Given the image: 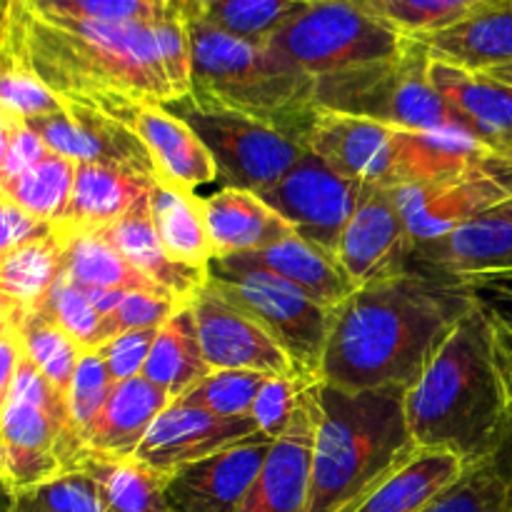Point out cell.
<instances>
[{"mask_svg":"<svg viewBox=\"0 0 512 512\" xmlns=\"http://www.w3.org/2000/svg\"><path fill=\"white\" fill-rule=\"evenodd\" d=\"M475 303L478 288L420 265L358 288L335 310L320 383L410 390Z\"/></svg>","mask_w":512,"mask_h":512,"instance_id":"cell-1","label":"cell"},{"mask_svg":"<svg viewBox=\"0 0 512 512\" xmlns=\"http://www.w3.org/2000/svg\"><path fill=\"white\" fill-rule=\"evenodd\" d=\"M420 450H443L470 468L495 463L512 428V368L490 305L480 298L405 395Z\"/></svg>","mask_w":512,"mask_h":512,"instance_id":"cell-2","label":"cell"},{"mask_svg":"<svg viewBox=\"0 0 512 512\" xmlns=\"http://www.w3.org/2000/svg\"><path fill=\"white\" fill-rule=\"evenodd\" d=\"M0 53L18 58L60 100H175L153 23H95L3 0Z\"/></svg>","mask_w":512,"mask_h":512,"instance_id":"cell-3","label":"cell"},{"mask_svg":"<svg viewBox=\"0 0 512 512\" xmlns=\"http://www.w3.org/2000/svg\"><path fill=\"white\" fill-rule=\"evenodd\" d=\"M403 388L318 385L310 512H353L420 453Z\"/></svg>","mask_w":512,"mask_h":512,"instance_id":"cell-4","label":"cell"},{"mask_svg":"<svg viewBox=\"0 0 512 512\" xmlns=\"http://www.w3.org/2000/svg\"><path fill=\"white\" fill-rule=\"evenodd\" d=\"M193 43V95L210 108L260 120L305 145L318 120L315 78L290 65L268 45L248 43L213 28L195 0H180Z\"/></svg>","mask_w":512,"mask_h":512,"instance_id":"cell-5","label":"cell"},{"mask_svg":"<svg viewBox=\"0 0 512 512\" xmlns=\"http://www.w3.org/2000/svg\"><path fill=\"white\" fill-rule=\"evenodd\" d=\"M85 443L75 430L68 395L23 355L13 383L0 395V478L18 495L78 470Z\"/></svg>","mask_w":512,"mask_h":512,"instance_id":"cell-6","label":"cell"},{"mask_svg":"<svg viewBox=\"0 0 512 512\" xmlns=\"http://www.w3.org/2000/svg\"><path fill=\"white\" fill-rule=\"evenodd\" d=\"M428 45L405 40L395 58L315 80L320 110L373 120L400 130H455L453 113L430 78Z\"/></svg>","mask_w":512,"mask_h":512,"instance_id":"cell-7","label":"cell"},{"mask_svg":"<svg viewBox=\"0 0 512 512\" xmlns=\"http://www.w3.org/2000/svg\"><path fill=\"white\" fill-rule=\"evenodd\" d=\"M208 285L255 320L283 348L303 380L318 383L335 325V310L315 303L288 280L253 268H225L213 263Z\"/></svg>","mask_w":512,"mask_h":512,"instance_id":"cell-8","label":"cell"},{"mask_svg":"<svg viewBox=\"0 0 512 512\" xmlns=\"http://www.w3.org/2000/svg\"><path fill=\"white\" fill-rule=\"evenodd\" d=\"M405 40L363 0H313L303 15L270 40L268 48L318 80L395 58Z\"/></svg>","mask_w":512,"mask_h":512,"instance_id":"cell-9","label":"cell"},{"mask_svg":"<svg viewBox=\"0 0 512 512\" xmlns=\"http://www.w3.org/2000/svg\"><path fill=\"white\" fill-rule=\"evenodd\" d=\"M165 108L190 125L200 143L208 148L218 168V178H223L230 188L265 193L308 153L303 143L288 138L280 130L243 113L210 108L198 103L193 95L170 100Z\"/></svg>","mask_w":512,"mask_h":512,"instance_id":"cell-10","label":"cell"},{"mask_svg":"<svg viewBox=\"0 0 512 512\" xmlns=\"http://www.w3.org/2000/svg\"><path fill=\"white\" fill-rule=\"evenodd\" d=\"M363 195V183L343 178L308 150L305 158L260 198L300 240L338 258L340 243Z\"/></svg>","mask_w":512,"mask_h":512,"instance_id":"cell-11","label":"cell"},{"mask_svg":"<svg viewBox=\"0 0 512 512\" xmlns=\"http://www.w3.org/2000/svg\"><path fill=\"white\" fill-rule=\"evenodd\" d=\"M338 260L358 288L398 278L415 268V240L400 213L395 188L363 185Z\"/></svg>","mask_w":512,"mask_h":512,"instance_id":"cell-12","label":"cell"},{"mask_svg":"<svg viewBox=\"0 0 512 512\" xmlns=\"http://www.w3.org/2000/svg\"><path fill=\"white\" fill-rule=\"evenodd\" d=\"M90 105L103 115L128 128L153 155L160 180H170L188 190L213 183L218 178L208 148L190 130L185 120L170 113L165 105L148 100L125 98V95H98L90 100H75Z\"/></svg>","mask_w":512,"mask_h":512,"instance_id":"cell-13","label":"cell"},{"mask_svg":"<svg viewBox=\"0 0 512 512\" xmlns=\"http://www.w3.org/2000/svg\"><path fill=\"white\" fill-rule=\"evenodd\" d=\"M25 123L53 153L65 155L75 163H100L128 170L150 183L160 180L153 155L140 143V138L90 105L63 100L60 113L25 120Z\"/></svg>","mask_w":512,"mask_h":512,"instance_id":"cell-14","label":"cell"},{"mask_svg":"<svg viewBox=\"0 0 512 512\" xmlns=\"http://www.w3.org/2000/svg\"><path fill=\"white\" fill-rule=\"evenodd\" d=\"M273 443V438L260 433L170 473L168 485H165L170 510L238 512L258 480Z\"/></svg>","mask_w":512,"mask_h":512,"instance_id":"cell-15","label":"cell"},{"mask_svg":"<svg viewBox=\"0 0 512 512\" xmlns=\"http://www.w3.org/2000/svg\"><path fill=\"white\" fill-rule=\"evenodd\" d=\"M188 305L193 310L205 360L213 370L298 375L283 348L250 315L220 298L208 283L195 293Z\"/></svg>","mask_w":512,"mask_h":512,"instance_id":"cell-16","label":"cell"},{"mask_svg":"<svg viewBox=\"0 0 512 512\" xmlns=\"http://www.w3.org/2000/svg\"><path fill=\"white\" fill-rule=\"evenodd\" d=\"M400 213L418 245L438 243L512 198V183L495 175L395 188Z\"/></svg>","mask_w":512,"mask_h":512,"instance_id":"cell-17","label":"cell"},{"mask_svg":"<svg viewBox=\"0 0 512 512\" xmlns=\"http://www.w3.org/2000/svg\"><path fill=\"white\" fill-rule=\"evenodd\" d=\"M318 385L320 380L305 388L293 425L273 443L258 480L238 512H310Z\"/></svg>","mask_w":512,"mask_h":512,"instance_id":"cell-18","label":"cell"},{"mask_svg":"<svg viewBox=\"0 0 512 512\" xmlns=\"http://www.w3.org/2000/svg\"><path fill=\"white\" fill-rule=\"evenodd\" d=\"M255 435H260V428L253 418H225L173 400L145 435L138 458L158 473L170 475Z\"/></svg>","mask_w":512,"mask_h":512,"instance_id":"cell-19","label":"cell"},{"mask_svg":"<svg viewBox=\"0 0 512 512\" xmlns=\"http://www.w3.org/2000/svg\"><path fill=\"white\" fill-rule=\"evenodd\" d=\"M415 265L455 275L473 288L512 285V198L458 233L418 245Z\"/></svg>","mask_w":512,"mask_h":512,"instance_id":"cell-20","label":"cell"},{"mask_svg":"<svg viewBox=\"0 0 512 512\" xmlns=\"http://www.w3.org/2000/svg\"><path fill=\"white\" fill-rule=\"evenodd\" d=\"M305 148L330 170L363 185L393 188V128L353 115L320 110Z\"/></svg>","mask_w":512,"mask_h":512,"instance_id":"cell-21","label":"cell"},{"mask_svg":"<svg viewBox=\"0 0 512 512\" xmlns=\"http://www.w3.org/2000/svg\"><path fill=\"white\" fill-rule=\"evenodd\" d=\"M430 78L453 113L455 130L512 160V110L503 83L443 60L430 63Z\"/></svg>","mask_w":512,"mask_h":512,"instance_id":"cell-22","label":"cell"},{"mask_svg":"<svg viewBox=\"0 0 512 512\" xmlns=\"http://www.w3.org/2000/svg\"><path fill=\"white\" fill-rule=\"evenodd\" d=\"M213 263L225 265V268L268 270L330 310H338L358 290V285L345 273L338 258L313 248L298 235H290L263 250L230 255V258L213 260Z\"/></svg>","mask_w":512,"mask_h":512,"instance_id":"cell-23","label":"cell"},{"mask_svg":"<svg viewBox=\"0 0 512 512\" xmlns=\"http://www.w3.org/2000/svg\"><path fill=\"white\" fill-rule=\"evenodd\" d=\"M433 60L470 73L512 65V0H483L463 20L423 35Z\"/></svg>","mask_w":512,"mask_h":512,"instance_id":"cell-24","label":"cell"},{"mask_svg":"<svg viewBox=\"0 0 512 512\" xmlns=\"http://www.w3.org/2000/svg\"><path fill=\"white\" fill-rule=\"evenodd\" d=\"M105 240L128 260L133 268L148 280H153L160 290L173 295L180 303H190L200 288L208 283V270L185 268L175 263L165 253L163 243L158 238V230L153 223V210H150V190L135 200L133 208L123 215L115 225L100 230Z\"/></svg>","mask_w":512,"mask_h":512,"instance_id":"cell-25","label":"cell"},{"mask_svg":"<svg viewBox=\"0 0 512 512\" xmlns=\"http://www.w3.org/2000/svg\"><path fill=\"white\" fill-rule=\"evenodd\" d=\"M203 213L215 260L263 250L295 235L293 228L253 190L223 185L218 193L203 198Z\"/></svg>","mask_w":512,"mask_h":512,"instance_id":"cell-26","label":"cell"},{"mask_svg":"<svg viewBox=\"0 0 512 512\" xmlns=\"http://www.w3.org/2000/svg\"><path fill=\"white\" fill-rule=\"evenodd\" d=\"M170 403L173 400L143 375L115 383L108 403L85 435V450L110 458H133Z\"/></svg>","mask_w":512,"mask_h":512,"instance_id":"cell-27","label":"cell"},{"mask_svg":"<svg viewBox=\"0 0 512 512\" xmlns=\"http://www.w3.org/2000/svg\"><path fill=\"white\" fill-rule=\"evenodd\" d=\"M153 183L128 170L100 163H78L73 195L58 228L70 233H100L118 223Z\"/></svg>","mask_w":512,"mask_h":512,"instance_id":"cell-28","label":"cell"},{"mask_svg":"<svg viewBox=\"0 0 512 512\" xmlns=\"http://www.w3.org/2000/svg\"><path fill=\"white\" fill-rule=\"evenodd\" d=\"M150 210L165 253L185 268L210 270L215 250L205 223L203 198L178 183L155 180L150 188Z\"/></svg>","mask_w":512,"mask_h":512,"instance_id":"cell-29","label":"cell"},{"mask_svg":"<svg viewBox=\"0 0 512 512\" xmlns=\"http://www.w3.org/2000/svg\"><path fill=\"white\" fill-rule=\"evenodd\" d=\"M468 470L470 465L458 455L443 450H420L353 512H423Z\"/></svg>","mask_w":512,"mask_h":512,"instance_id":"cell-30","label":"cell"},{"mask_svg":"<svg viewBox=\"0 0 512 512\" xmlns=\"http://www.w3.org/2000/svg\"><path fill=\"white\" fill-rule=\"evenodd\" d=\"M210 373L213 368L205 360L193 310L183 305L155 335L143 378L163 390L170 400H180Z\"/></svg>","mask_w":512,"mask_h":512,"instance_id":"cell-31","label":"cell"},{"mask_svg":"<svg viewBox=\"0 0 512 512\" xmlns=\"http://www.w3.org/2000/svg\"><path fill=\"white\" fill-rule=\"evenodd\" d=\"M78 470L93 478L108 512H173L165 498L168 475L150 468L138 455L110 458L85 450Z\"/></svg>","mask_w":512,"mask_h":512,"instance_id":"cell-32","label":"cell"},{"mask_svg":"<svg viewBox=\"0 0 512 512\" xmlns=\"http://www.w3.org/2000/svg\"><path fill=\"white\" fill-rule=\"evenodd\" d=\"M65 238L58 228L35 243L0 255V305L30 313L63 278Z\"/></svg>","mask_w":512,"mask_h":512,"instance_id":"cell-33","label":"cell"},{"mask_svg":"<svg viewBox=\"0 0 512 512\" xmlns=\"http://www.w3.org/2000/svg\"><path fill=\"white\" fill-rule=\"evenodd\" d=\"M58 230L65 238L63 275L78 288H115L125 290V293L168 295L153 280L145 278L138 268H133L100 233ZM168 298H173V295H168Z\"/></svg>","mask_w":512,"mask_h":512,"instance_id":"cell-34","label":"cell"},{"mask_svg":"<svg viewBox=\"0 0 512 512\" xmlns=\"http://www.w3.org/2000/svg\"><path fill=\"white\" fill-rule=\"evenodd\" d=\"M0 318H8L18 325L20 338H23L25 353L40 368V373L55 385L63 395L70 393L75 370L85 350L45 313L43 308H35L30 313L5 308L0 305Z\"/></svg>","mask_w":512,"mask_h":512,"instance_id":"cell-35","label":"cell"},{"mask_svg":"<svg viewBox=\"0 0 512 512\" xmlns=\"http://www.w3.org/2000/svg\"><path fill=\"white\" fill-rule=\"evenodd\" d=\"M75 173L78 163L65 155L50 150L40 163L28 168L25 173L0 183V193L8 195L13 203L28 210L38 220L58 225L68 210L70 195H73Z\"/></svg>","mask_w":512,"mask_h":512,"instance_id":"cell-36","label":"cell"},{"mask_svg":"<svg viewBox=\"0 0 512 512\" xmlns=\"http://www.w3.org/2000/svg\"><path fill=\"white\" fill-rule=\"evenodd\" d=\"M313 0H215L198 5V15L223 33L268 45L283 28L310 8Z\"/></svg>","mask_w":512,"mask_h":512,"instance_id":"cell-37","label":"cell"},{"mask_svg":"<svg viewBox=\"0 0 512 512\" xmlns=\"http://www.w3.org/2000/svg\"><path fill=\"white\" fill-rule=\"evenodd\" d=\"M363 3L405 38H423L463 20L483 0H363Z\"/></svg>","mask_w":512,"mask_h":512,"instance_id":"cell-38","label":"cell"},{"mask_svg":"<svg viewBox=\"0 0 512 512\" xmlns=\"http://www.w3.org/2000/svg\"><path fill=\"white\" fill-rule=\"evenodd\" d=\"M273 375L253 373V370H213L203 383L195 385L180 403L210 410L225 418H250L255 398L265 380Z\"/></svg>","mask_w":512,"mask_h":512,"instance_id":"cell-39","label":"cell"},{"mask_svg":"<svg viewBox=\"0 0 512 512\" xmlns=\"http://www.w3.org/2000/svg\"><path fill=\"white\" fill-rule=\"evenodd\" d=\"M8 512H108L90 475L73 470L25 493L10 495Z\"/></svg>","mask_w":512,"mask_h":512,"instance_id":"cell-40","label":"cell"},{"mask_svg":"<svg viewBox=\"0 0 512 512\" xmlns=\"http://www.w3.org/2000/svg\"><path fill=\"white\" fill-rule=\"evenodd\" d=\"M423 512H512V483L493 463L478 465Z\"/></svg>","mask_w":512,"mask_h":512,"instance_id":"cell-41","label":"cell"},{"mask_svg":"<svg viewBox=\"0 0 512 512\" xmlns=\"http://www.w3.org/2000/svg\"><path fill=\"white\" fill-rule=\"evenodd\" d=\"M3 73H0V113L13 115L20 120L43 118L63 110V100L38 78L30 68H25L13 55L0 53Z\"/></svg>","mask_w":512,"mask_h":512,"instance_id":"cell-42","label":"cell"},{"mask_svg":"<svg viewBox=\"0 0 512 512\" xmlns=\"http://www.w3.org/2000/svg\"><path fill=\"white\" fill-rule=\"evenodd\" d=\"M153 33L173 95L185 98L193 90V43L180 0L165 3L163 13L153 23Z\"/></svg>","mask_w":512,"mask_h":512,"instance_id":"cell-43","label":"cell"},{"mask_svg":"<svg viewBox=\"0 0 512 512\" xmlns=\"http://www.w3.org/2000/svg\"><path fill=\"white\" fill-rule=\"evenodd\" d=\"M38 308H43L83 350H98L103 345V340H100L103 315L90 303L88 293L70 283L65 275L53 285L48 298Z\"/></svg>","mask_w":512,"mask_h":512,"instance_id":"cell-44","label":"cell"},{"mask_svg":"<svg viewBox=\"0 0 512 512\" xmlns=\"http://www.w3.org/2000/svg\"><path fill=\"white\" fill-rule=\"evenodd\" d=\"M113 385L115 380L110 378L108 368H105L98 350H85L68 393L70 415H73L75 430L80 433L83 443L88 430L93 428V423L98 420L100 410L108 403Z\"/></svg>","mask_w":512,"mask_h":512,"instance_id":"cell-45","label":"cell"},{"mask_svg":"<svg viewBox=\"0 0 512 512\" xmlns=\"http://www.w3.org/2000/svg\"><path fill=\"white\" fill-rule=\"evenodd\" d=\"M308 385L310 380L298 378V375H273V378L265 380L258 398H255L253 413H250L260 433L273 440L288 433Z\"/></svg>","mask_w":512,"mask_h":512,"instance_id":"cell-46","label":"cell"},{"mask_svg":"<svg viewBox=\"0 0 512 512\" xmlns=\"http://www.w3.org/2000/svg\"><path fill=\"white\" fill-rule=\"evenodd\" d=\"M28 5L95 23H155L165 8L160 0H33Z\"/></svg>","mask_w":512,"mask_h":512,"instance_id":"cell-47","label":"cell"},{"mask_svg":"<svg viewBox=\"0 0 512 512\" xmlns=\"http://www.w3.org/2000/svg\"><path fill=\"white\" fill-rule=\"evenodd\" d=\"M183 305L180 300L168 298V295L155 293H125L123 303L103 318V330H100V340L103 345L108 340L118 338V335L128 333V330H148V328H163Z\"/></svg>","mask_w":512,"mask_h":512,"instance_id":"cell-48","label":"cell"},{"mask_svg":"<svg viewBox=\"0 0 512 512\" xmlns=\"http://www.w3.org/2000/svg\"><path fill=\"white\" fill-rule=\"evenodd\" d=\"M50 153L25 120L0 113V183L33 168Z\"/></svg>","mask_w":512,"mask_h":512,"instance_id":"cell-49","label":"cell"},{"mask_svg":"<svg viewBox=\"0 0 512 512\" xmlns=\"http://www.w3.org/2000/svg\"><path fill=\"white\" fill-rule=\"evenodd\" d=\"M158 330L160 328L128 330V333L118 335V338L100 345L98 353L115 383H123V380L140 378V375H143Z\"/></svg>","mask_w":512,"mask_h":512,"instance_id":"cell-50","label":"cell"},{"mask_svg":"<svg viewBox=\"0 0 512 512\" xmlns=\"http://www.w3.org/2000/svg\"><path fill=\"white\" fill-rule=\"evenodd\" d=\"M0 215H3V238H0V255L10 253L15 248L35 243L40 238H48L55 230V225L38 220L28 210L20 208L18 203L0 193Z\"/></svg>","mask_w":512,"mask_h":512,"instance_id":"cell-51","label":"cell"},{"mask_svg":"<svg viewBox=\"0 0 512 512\" xmlns=\"http://www.w3.org/2000/svg\"><path fill=\"white\" fill-rule=\"evenodd\" d=\"M480 293V290H478ZM480 298L485 300V303L490 305V310H493L495 315V323H498V330H500V338H503L505 343V350H508V358H510V368H512V308L510 305L500 303V300L490 298V295L480 293ZM495 468L500 470V473L505 475V478L512 483V428H510V435L508 440H505L503 450L498 453V458H495Z\"/></svg>","mask_w":512,"mask_h":512,"instance_id":"cell-52","label":"cell"},{"mask_svg":"<svg viewBox=\"0 0 512 512\" xmlns=\"http://www.w3.org/2000/svg\"><path fill=\"white\" fill-rule=\"evenodd\" d=\"M85 293H88L90 303L95 305V310H98L103 318L105 315L113 313V310L118 308L125 298V290H115V288H88Z\"/></svg>","mask_w":512,"mask_h":512,"instance_id":"cell-53","label":"cell"},{"mask_svg":"<svg viewBox=\"0 0 512 512\" xmlns=\"http://www.w3.org/2000/svg\"><path fill=\"white\" fill-rule=\"evenodd\" d=\"M478 290L512 308V285H483V288H478Z\"/></svg>","mask_w":512,"mask_h":512,"instance_id":"cell-54","label":"cell"},{"mask_svg":"<svg viewBox=\"0 0 512 512\" xmlns=\"http://www.w3.org/2000/svg\"><path fill=\"white\" fill-rule=\"evenodd\" d=\"M485 75H490L493 80H500V83L512 85V65H503V68L485 70Z\"/></svg>","mask_w":512,"mask_h":512,"instance_id":"cell-55","label":"cell"},{"mask_svg":"<svg viewBox=\"0 0 512 512\" xmlns=\"http://www.w3.org/2000/svg\"><path fill=\"white\" fill-rule=\"evenodd\" d=\"M498 83H500V80H498ZM503 88H505V95H508V103H510V110H512V85L503 83Z\"/></svg>","mask_w":512,"mask_h":512,"instance_id":"cell-56","label":"cell"},{"mask_svg":"<svg viewBox=\"0 0 512 512\" xmlns=\"http://www.w3.org/2000/svg\"><path fill=\"white\" fill-rule=\"evenodd\" d=\"M195 3H198V5H210V3H215V0H195Z\"/></svg>","mask_w":512,"mask_h":512,"instance_id":"cell-57","label":"cell"},{"mask_svg":"<svg viewBox=\"0 0 512 512\" xmlns=\"http://www.w3.org/2000/svg\"><path fill=\"white\" fill-rule=\"evenodd\" d=\"M163 3H175V0H163Z\"/></svg>","mask_w":512,"mask_h":512,"instance_id":"cell-58","label":"cell"},{"mask_svg":"<svg viewBox=\"0 0 512 512\" xmlns=\"http://www.w3.org/2000/svg\"><path fill=\"white\" fill-rule=\"evenodd\" d=\"M23 3H33V0H23Z\"/></svg>","mask_w":512,"mask_h":512,"instance_id":"cell-59","label":"cell"},{"mask_svg":"<svg viewBox=\"0 0 512 512\" xmlns=\"http://www.w3.org/2000/svg\"><path fill=\"white\" fill-rule=\"evenodd\" d=\"M160 3H163V0H160Z\"/></svg>","mask_w":512,"mask_h":512,"instance_id":"cell-60","label":"cell"}]
</instances>
